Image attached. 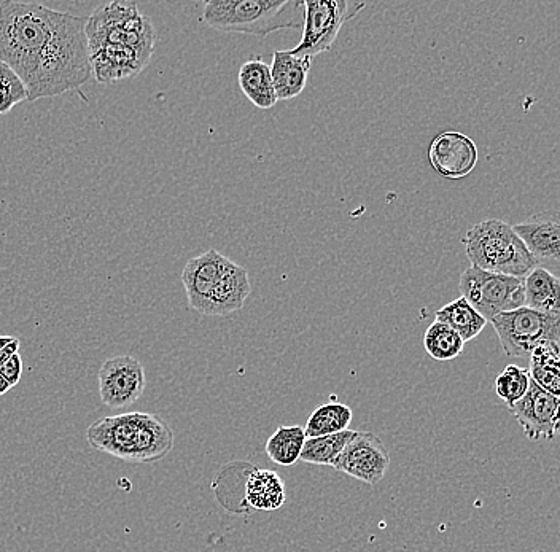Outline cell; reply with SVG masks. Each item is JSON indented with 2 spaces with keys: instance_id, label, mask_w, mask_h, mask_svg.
Listing matches in <instances>:
<instances>
[{
  "instance_id": "9c48e42d",
  "label": "cell",
  "mask_w": 560,
  "mask_h": 552,
  "mask_svg": "<svg viewBox=\"0 0 560 552\" xmlns=\"http://www.w3.org/2000/svg\"><path fill=\"white\" fill-rule=\"evenodd\" d=\"M99 397L105 406L128 408L144 395V365L137 358L118 355L102 363L98 374Z\"/></svg>"
},
{
  "instance_id": "5b68a950",
  "label": "cell",
  "mask_w": 560,
  "mask_h": 552,
  "mask_svg": "<svg viewBox=\"0 0 560 552\" xmlns=\"http://www.w3.org/2000/svg\"><path fill=\"white\" fill-rule=\"evenodd\" d=\"M88 50L101 45H117L152 59L156 32L148 16L134 2H110L94 10L86 23Z\"/></svg>"
},
{
  "instance_id": "cb8c5ba5",
  "label": "cell",
  "mask_w": 560,
  "mask_h": 552,
  "mask_svg": "<svg viewBox=\"0 0 560 552\" xmlns=\"http://www.w3.org/2000/svg\"><path fill=\"white\" fill-rule=\"evenodd\" d=\"M354 430L335 433V435L319 436V438H308L304 443L300 460L311 465H322V467H333L341 452L344 451L349 441L354 438Z\"/></svg>"
},
{
  "instance_id": "7c38bea8",
  "label": "cell",
  "mask_w": 560,
  "mask_h": 552,
  "mask_svg": "<svg viewBox=\"0 0 560 552\" xmlns=\"http://www.w3.org/2000/svg\"><path fill=\"white\" fill-rule=\"evenodd\" d=\"M538 268L560 279V212L545 210L513 226Z\"/></svg>"
},
{
  "instance_id": "ac0fdd59",
  "label": "cell",
  "mask_w": 560,
  "mask_h": 552,
  "mask_svg": "<svg viewBox=\"0 0 560 552\" xmlns=\"http://www.w3.org/2000/svg\"><path fill=\"white\" fill-rule=\"evenodd\" d=\"M287 500L285 484L271 470H255L245 483V502L257 511H276Z\"/></svg>"
},
{
  "instance_id": "8fae6325",
  "label": "cell",
  "mask_w": 560,
  "mask_h": 552,
  "mask_svg": "<svg viewBox=\"0 0 560 552\" xmlns=\"http://www.w3.org/2000/svg\"><path fill=\"white\" fill-rule=\"evenodd\" d=\"M510 411L521 425L525 438L540 441L554 440L560 436V400L549 395L535 382L530 381L529 392L511 406Z\"/></svg>"
},
{
  "instance_id": "7402d4cb",
  "label": "cell",
  "mask_w": 560,
  "mask_h": 552,
  "mask_svg": "<svg viewBox=\"0 0 560 552\" xmlns=\"http://www.w3.org/2000/svg\"><path fill=\"white\" fill-rule=\"evenodd\" d=\"M306 440L308 438L300 425H280L266 441V455L280 467H292L296 462H300Z\"/></svg>"
},
{
  "instance_id": "8992f818",
  "label": "cell",
  "mask_w": 560,
  "mask_h": 552,
  "mask_svg": "<svg viewBox=\"0 0 560 552\" xmlns=\"http://www.w3.org/2000/svg\"><path fill=\"white\" fill-rule=\"evenodd\" d=\"M490 323L497 331L503 352L511 358L530 357L540 344L560 341V314L522 306L497 315Z\"/></svg>"
},
{
  "instance_id": "6da1fadb",
  "label": "cell",
  "mask_w": 560,
  "mask_h": 552,
  "mask_svg": "<svg viewBox=\"0 0 560 552\" xmlns=\"http://www.w3.org/2000/svg\"><path fill=\"white\" fill-rule=\"evenodd\" d=\"M86 16L40 4H0V63L18 75L28 101L78 90L91 74Z\"/></svg>"
},
{
  "instance_id": "52a82bcc",
  "label": "cell",
  "mask_w": 560,
  "mask_h": 552,
  "mask_svg": "<svg viewBox=\"0 0 560 552\" xmlns=\"http://www.w3.org/2000/svg\"><path fill=\"white\" fill-rule=\"evenodd\" d=\"M303 37L290 53L315 58L333 47L347 21L362 12L365 4L349 0H304Z\"/></svg>"
},
{
  "instance_id": "ffe728a7",
  "label": "cell",
  "mask_w": 560,
  "mask_h": 552,
  "mask_svg": "<svg viewBox=\"0 0 560 552\" xmlns=\"http://www.w3.org/2000/svg\"><path fill=\"white\" fill-rule=\"evenodd\" d=\"M529 374L532 381L560 400V347L559 343L540 344L530 354Z\"/></svg>"
},
{
  "instance_id": "603a6c76",
  "label": "cell",
  "mask_w": 560,
  "mask_h": 552,
  "mask_svg": "<svg viewBox=\"0 0 560 552\" xmlns=\"http://www.w3.org/2000/svg\"><path fill=\"white\" fill-rule=\"evenodd\" d=\"M352 409L338 401H331L325 405L317 406L314 413L309 416L304 433L306 438H319V436L335 435L346 432L352 422Z\"/></svg>"
},
{
  "instance_id": "277c9868",
  "label": "cell",
  "mask_w": 560,
  "mask_h": 552,
  "mask_svg": "<svg viewBox=\"0 0 560 552\" xmlns=\"http://www.w3.org/2000/svg\"><path fill=\"white\" fill-rule=\"evenodd\" d=\"M471 266L487 273L524 279L537 263L513 226L490 218L478 223L463 238Z\"/></svg>"
},
{
  "instance_id": "83f0119b",
  "label": "cell",
  "mask_w": 560,
  "mask_h": 552,
  "mask_svg": "<svg viewBox=\"0 0 560 552\" xmlns=\"http://www.w3.org/2000/svg\"><path fill=\"white\" fill-rule=\"evenodd\" d=\"M16 354H20V339L18 338L13 339L12 343L0 350V366L5 365Z\"/></svg>"
},
{
  "instance_id": "44dd1931",
  "label": "cell",
  "mask_w": 560,
  "mask_h": 552,
  "mask_svg": "<svg viewBox=\"0 0 560 552\" xmlns=\"http://www.w3.org/2000/svg\"><path fill=\"white\" fill-rule=\"evenodd\" d=\"M435 319L457 331L460 338L463 339V343H468L471 339L481 335V331L487 325V320L483 315L479 314L462 296L438 309Z\"/></svg>"
},
{
  "instance_id": "9a60e30c",
  "label": "cell",
  "mask_w": 560,
  "mask_h": 552,
  "mask_svg": "<svg viewBox=\"0 0 560 552\" xmlns=\"http://www.w3.org/2000/svg\"><path fill=\"white\" fill-rule=\"evenodd\" d=\"M250 292H252V285L247 269L234 263L233 268L204 298L196 312L207 317H226L244 308Z\"/></svg>"
},
{
  "instance_id": "2e32d148",
  "label": "cell",
  "mask_w": 560,
  "mask_h": 552,
  "mask_svg": "<svg viewBox=\"0 0 560 552\" xmlns=\"http://www.w3.org/2000/svg\"><path fill=\"white\" fill-rule=\"evenodd\" d=\"M311 58H300L288 50L274 51L271 78L277 101H290L303 93L308 83Z\"/></svg>"
},
{
  "instance_id": "30bf717a",
  "label": "cell",
  "mask_w": 560,
  "mask_h": 552,
  "mask_svg": "<svg viewBox=\"0 0 560 552\" xmlns=\"http://www.w3.org/2000/svg\"><path fill=\"white\" fill-rule=\"evenodd\" d=\"M390 467V454L378 435L355 432L333 468L350 478L376 486L385 478Z\"/></svg>"
},
{
  "instance_id": "484cf974",
  "label": "cell",
  "mask_w": 560,
  "mask_h": 552,
  "mask_svg": "<svg viewBox=\"0 0 560 552\" xmlns=\"http://www.w3.org/2000/svg\"><path fill=\"white\" fill-rule=\"evenodd\" d=\"M529 370H524L518 365H508L502 373L498 374L495 381V390L500 400L505 401L508 409L516 405L529 392L530 387Z\"/></svg>"
},
{
  "instance_id": "d6986e66",
  "label": "cell",
  "mask_w": 560,
  "mask_h": 552,
  "mask_svg": "<svg viewBox=\"0 0 560 552\" xmlns=\"http://www.w3.org/2000/svg\"><path fill=\"white\" fill-rule=\"evenodd\" d=\"M524 306L535 311L560 314V279L543 268L524 277Z\"/></svg>"
},
{
  "instance_id": "3957f363",
  "label": "cell",
  "mask_w": 560,
  "mask_h": 552,
  "mask_svg": "<svg viewBox=\"0 0 560 552\" xmlns=\"http://www.w3.org/2000/svg\"><path fill=\"white\" fill-rule=\"evenodd\" d=\"M203 21L217 31L265 39L271 32L303 28L304 7L300 0H207Z\"/></svg>"
},
{
  "instance_id": "ba28073f",
  "label": "cell",
  "mask_w": 560,
  "mask_h": 552,
  "mask_svg": "<svg viewBox=\"0 0 560 552\" xmlns=\"http://www.w3.org/2000/svg\"><path fill=\"white\" fill-rule=\"evenodd\" d=\"M462 298L483 315L487 322L503 314L524 306V279L487 273L483 269H465L460 276Z\"/></svg>"
},
{
  "instance_id": "5bb4252c",
  "label": "cell",
  "mask_w": 560,
  "mask_h": 552,
  "mask_svg": "<svg viewBox=\"0 0 560 552\" xmlns=\"http://www.w3.org/2000/svg\"><path fill=\"white\" fill-rule=\"evenodd\" d=\"M233 266L234 261L217 250H207L188 261L183 268L182 284L187 292L188 304L193 311H198L204 298L214 290L215 285Z\"/></svg>"
},
{
  "instance_id": "f546056e",
  "label": "cell",
  "mask_w": 560,
  "mask_h": 552,
  "mask_svg": "<svg viewBox=\"0 0 560 552\" xmlns=\"http://www.w3.org/2000/svg\"><path fill=\"white\" fill-rule=\"evenodd\" d=\"M13 339H15L13 336H0V350L4 349L7 344L12 343Z\"/></svg>"
},
{
  "instance_id": "7a4b0ae2",
  "label": "cell",
  "mask_w": 560,
  "mask_h": 552,
  "mask_svg": "<svg viewBox=\"0 0 560 552\" xmlns=\"http://www.w3.org/2000/svg\"><path fill=\"white\" fill-rule=\"evenodd\" d=\"M96 451L131 463H155L174 449V432L166 420L150 413L101 417L86 430Z\"/></svg>"
},
{
  "instance_id": "4fadbf2b",
  "label": "cell",
  "mask_w": 560,
  "mask_h": 552,
  "mask_svg": "<svg viewBox=\"0 0 560 552\" xmlns=\"http://www.w3.org/2000/svg\"><path fill=\"white\" fill-rule=\"evenodd\" d=\"M428 160L444 179H465L478 164V147L475 140L465 134L444 131L432 140L428 148Z\"/></svg>"
},
{
  "instance_id": "f1b7e54d",
  "label": "cell",
  "mask_w": 560,
  "mask_h": 552,
  "mask_svg": "<svg viewBox=\"0 0 560 552\" xmlns=\"http://www.w3.org/2000/svg\"><path fill=\"white\" fill-rule=\"evenodd\" d=\"M12 389V385L8 384L7 379L0 374V397H4L8 390Z\"/></svg>"
},
{
  "instance_id": "e0dca14e",
  "label": "cell",
  "mask_w": 560,
  "mask_h": 552,
  "mask_svg": "<svg viewBox=\"0 0 560 552\" xmlns=\"http://www.w3.org/2000/svg\"><path fill=\"white\" fill-rule=\"evenodd\" d=\"M239 88L258 109L268 110L277 104L271 67L263 59H250L242 64L238 75Z\"/></svg>"
},
{
  "instance_id": "d4e9b609",
  "label": "cell",
  "mask_w": 560,
  "mask_h": 552,
  "mask_svg": "<svg viewBox=\"0 0 560 552\" xmlns=\"http://www.w3.org/2000/svg\"><path fill=\"white\" fill-rule=\"evenodd\" d=\"M424 347L436 362H449L462 354L465 343L457 331L435 320L425 331Z\"/></svg>"
},
{
  "instance_id": "4316f807",
  "label": "cell",
  "mask_w": 560,
  "mask_h": 552,
  "mask_svg": "<svg viewBox=\"0 0 560 552\" xmlns=\"http://www.w3.org/2000/svg\"><path fill=\"white\" fill-rule=\"evenodd\" d=\"M0 374L7 379L8 384L12 385V389L20 384L21 376H23V358H21V355H13L5 365L0 366Z\"/></svg>"
}]
</instances>
